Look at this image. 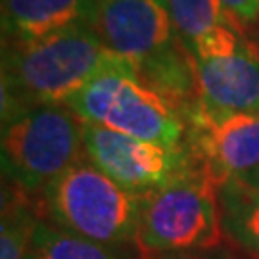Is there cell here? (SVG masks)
Returning <instances> with one entry per match:
<instances>
[{
	"mask_svg": "<svg viewBox=\"0 0 259 259\" xmlns=\"http://www.w3.org/2000/svg\"><path fill=\"white\" fill-rule=\"evenodd\" d=\"M119 60L91 25H75L33 42L2 45V121L31 106H65Z\"/></svg>",
	"mask_w": 259,
	"mask_h": 259,
	"instance_id": "cell-1",
	"label": "cell"
},
{
	"mask_svg": "<svg viewBox=\"0 0 259 259\" xmlns=\"http://www.w3.org/2000/svg\"><path fill=\"white\" fill-rule=\"evenodd\" d=\"M144 198L123 190L89 157L54 179L38 196L40 217L102 244H137Z\"/></svg>",
	"mask_w": 259,
	"mask_h": 259,
	"instance_id": "cell-2",
	"label": "cell"
},
{
	"mask_svg": "<svg viewBox=\"0 0 259 259\" xmlns=\"http://www.w3.org/2000/svg\"><path fill=\"white\" fill-rule=\"evenodd\" d=\"M65 108L83 123L102 125L135 139L171 148L186 142L183 113L144 83L125 58L84 84Z\"/></svg>",
	"mask_w": 259,
	"mask_h": 259,
	"instance_id": "cell-3",
	"label": "cell"
},
{
	"mask_svg": "<svg viewBox=\"0 0 259 259\" xmlns=\"http://www.w3.org/2000/svg\"><path fill=\"white\" fill-rule=\"evenodd\" d=\"M84 157L83 121L65 106H31L2 121V181L29 194L40 196Z\"/></svg>",
	"mask_w": 259,
	"mask_h": 259,
	"instance_id": "cell-4",
	"label": "cell"
},
{
	"mask_svg": "<svg viewBox=\"0 0 259 259\" xmlns=\"http://www.w3.org/2000/svg\"><path fill=\"white\" fill-rule=\"evenodd\" d=\"M223 240L217 185L198 159L144 198L137 236L142 253L209 250Z\"/></svg>",
	"mask_w": 259,
	"mask_h": 259,
	"instance_id": "cell-5",
	"label": "cell"
},
{
	"mask_svg": "<svg viewBox=\"0 0 259 259\" xmlns=\"http://www.w3.org/2000/svg\"><path fill=\"white\" fill-rule=\"evenodd\" d=\"M87 157L131 194L146 198L194 163L188 144L163 146L140 140L102 125L83 123Z\"/></svg>",
	"mask_w": 259,
	"mask_h": 259,
	"instance_id": "cell-6",
	"label": "cell"
},
{
	"mask_svg": "<svg viewBox=\"0 0 259 259\" xmlns=\"http://www.w3.org/2000/svg\"><path fill=\"white\" fill-rule=\"evenodd\" d=\"M185 123L188 148L217 186L259 171V113L211 110L200 102Z\"/></svg>",
	"mask_w": 259,
	"mask_h": 259,
	"instance_id": "cell-7",
	"label": "cell"
},
{
	"mask_svg": "<svg viewBox=\"0 0 259 259\" xmlns=\"http://www.w3.org/2000/svg\"><path fill=\"white\" fill-rule=\"evenodd\" d=\"M91 27L110 52L135 67L156 60L183 40L165 0H96Z\"/></svg>",
	"mask_w": 259,
	"mask_h": 259,
	"instance_id": "cell-8",
	"label": "cell"
},
{
	"mask_svg": "<svg viewBox=\"0 0 259 259\" xmlns=\"http://www.w3.org/2000/svg\"><path fill=\"white\" fill-rule=\"evenodd\" d=\"M202 104L211 110L259 113V42L227 58L198 60Z\"/></svg>",
	"mask_w": 259,
	"mask_h": 259,
	"instance_id": "cell-9",
	"label": "cell"
},
{
	"mask_svg": "<svg viewBox=\"0 0 259 259\" xmlns=\"http://www.w3.org/2000/svg\"><path fill=\"white\" fill-rule=\"evenodd\" d=\"M179 37L198 60L227 58L250 42L221 0H165Z\"/></svg>",
	"mask_w": 259,
	"mask_h": 259,
	"instance_id": "cell-10",
	"label": "cell"
},
{
	"mask_svg": "<svg viewBox=\"0 0 259 259\" xmlns=\"http://www.w3.org/2000/svg\"><path fill=\"white\" fill-rule=\"evenodd\" d=\"M96 0H2V45L33 42L58 31L91 25Z\"/></svg>",
	"mask_w": 259,
	"mask_h": 259,
	"instance_id": "cell-11",
	"label": "cell"
},
{
	"mask_svg": "<svg viewBox=\"0 0 259 259\" xmlns=\"http://www.w3.org/2000/svg\"><path fill=\"white\" fill-rule=\"evenodd\" d=\"M217 198L225 238L251 259H259V188L232 177L217 186Z\"/></svg>",
	"mask_w": 259,
	"mask_h": 259,
	"instance_id": "cell-12",
	"label": "cell"
},
{
	"mask_svg": "<svg viewBox=\"0 0 259 259\" xmlns=\"http://www.w3.org/2000/svg\"><path fill=\"white\" fill-rule=\"evenodd\" d=\"M139 244H102L40 219L23 259H142Z\"/></svg>",
	"mask_w": 259,
	"mask_h": 259,
	"instance_id": "cell-13",
	"label": "cell"
},
{
	"mask_svg": "<svg viewBox=\"0 0 259 259\" xmlns=\"http://www.w3.org/2000/svg\"><path fill=\"white\" fill-rule=\"evenodd\" d=\"M38 196L2 181V215H0V259H23L33 232L40 221Z\"/></svg>",
	"mask_w": 259,
	"mask_h": 259,
	"instance_id": "cell-14",
	"label": "cell"
},
{
	"mask_svg": "<svg viewBox=\"0 0 259 259\" xmlns=\"http://www.w3.org/2000/svg\"><path fill=\"white\" fill-rule=\"evenodd\" d=\"M223 6L244 29L259 25V0H221Z\"/></svg>",
	"mask_w": 259,
	"mask_h": 259,
	"instance_id": "cell-15",
	"label": "cell"
},
{
	"mask_svg": "<svg viewBox=\"0 0 259 259\" xmlns=\"http://www.w3.org/2000/svg\"><path fill=\"white\" fill-rule=\"evenodd\" d=\"M142 259H238L231 250L217 246L209 250H192V251H159V253H144Z\"/></svg>",
	"mask_w": 259,
	"mask_h": 259,
	"instance_id": "cell-16",
	"label": "cell"
},
{
	"mask_svg": "<svg viewBox=\"0 0 259 259\" xmlns=\"http://www.w3.org/2000/svg\"><path fill=\"white\" fill-rule=\"evenodd\" d=\"M242 179H244L246 183H250V185L259 188V171H255V173H251V175H248V177H242Z\"/></svg>",
	"mask_w": 259,
	"mask_h": 259,
	"instance_id": "cell-17",
	"label": "cell"
}]
</instances>
